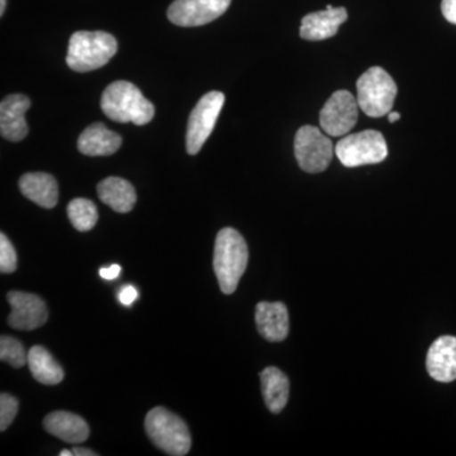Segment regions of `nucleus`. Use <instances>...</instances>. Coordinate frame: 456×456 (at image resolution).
<instances>
[{
  "label": "nucleus",
  "instance_id": "21",
  "mask_svg": "<svg viewBox=\"0 0 456 456\" xmlns=\"http://www.w3.org/2000/svg\"><path fill=\"white\" fill-rule=\"evenodd\" d=\"M29 370L37 382L45 386H56L64 379V370L56 359L40 345L31 347L28 351Z\"/></svg>",
  "mask_w": 456,
  "mask_h": 456
},
{
  "label": "nucleus",
  "instance_id": "25",
  "mask_svg": "<svg viewBox=\"0 0 456 456\" xmlns=\"http://www.w3.org/2000/svg\"><path fill=\"white\" fill-rule=\"evenodd\" d=\"M18 412V399L8 393L0 395V430L5 431Z\"/></svg>",
  "mask_w": 456,
  "mask_h": 456
},
{
  "label": "nucleus",
  "instance_id": "14",
  "mask_svg": "<svg viewBox=\"0 0 456 456\" xmlns=\"http://www.w3.org/2000/svg\"><path fill=\"white\" fill-rule=\"evenodd\" d=\"M346 20V9L327 5L325 11L314 12V13L307 14L303 18L299 35L303 40H327V38L334 37L342 23Z\"/></svg>",
  "mask_w": 456,
  "mask_h": 456
},
{
  "label": "nucleus",
  "instance_id": "26",
  "mask_svg": "<svg viewBox=\"0 0 456 456\" xmlns=\"http://www.w3.org/2000/svg\"><path fill=\"white\" fill-rule=\"evenodd\" d=\"M137 297H139V292H137L136 288L132 287V285L123 287L121 292L118 293L119 302H121L123 305H131L132 303L136 301Z\"/></svg>",
  "mask_w": 456,
  "mask_h": 456
},
{
  "label": "nucleus",
  "instance_id": "15",
  "mask_svg": "<svg viewBox=\"0 0 456 456\" xmlns=\"http://www.w3.org/2000/svg\"><path fill=\"white\" fill-rule=\"evenodd\" d=\"M257 331L265 340L281 342L289 334V314L281 302H260L256 305Z\"/></svg>",
  "mask_w": 456,
  "mask_h": 456
},
{
  "label": "nucleus",
  "instance_id": "6",
  "mask_svg": "<svg viewBox=\"0 0 456 456\" xmlns=\"http://www.w3.org/2000/svg\"><path fill=\"white\" fill-rule=\"evenodd\" d=\"M335 154L344 167H356L382 163L388 156V147L380 132L368 130L338 141Z\"/></svg>",
  "mask_w": 456,
  "mask_h": 456
},
{
  "label": "nucleus",
  "instance_id": "9",
  "mask_svg": "<svg viewBox=\"0 0 456 456\" xmlns=\"http://www.w3.org/2000/svg\"><path fill=\"white\" fill-rule=\"evenodd\" d=\"M358 117V99L347 90H338L321 110V128L330 136H345L355 127Z\"/></svg>",
  "mask_w": 456,
  "mask_h": 456
},
{
  "label": "nucleus",
  "instance_id": "28",
  "mask_svg": "<svg viewBox=\"0 0 456 456\" xmlns=\"http://www.w3.org/2000/svg\"><path fill=\"white\" fill-rule=\"evenodd\" d=\"M119 273H121V266L119 265H112L110 268L99 270V275L103 279H107V281H113V279L118 277Z\"/></svg>",
  "mask_w": 456,
  "mask_h": 456
},
{
  "label": "nucleus",
  "instance_id": "3",
  "mask_svg": "<svg viewBox=\"0 0 456 456\" xmlns=\"http://www.w3.org/2000/svg\"><path fill=\"white\" fill-rule=\"evenodd\" d=\"M116 38L103 31L75 32L69 41L66 62L71 70L88 73L108 64L117 53Z\"/></svg>",
  "mask_w": 456,
  "mask_h": 456
},
{
  "label": "nucleus",
  "instance_id": "23",
  "mask_svg": "<svg viewBox=\"0 0 456 456\" xmlns=\"http://www.w3.org/2000/svg\"><path fill=\"white\" fill-rule=\"evenodd\" d=\"M0 359L8 362L11 367L22 368L28 362V353H26L22 342L12 336H2L0 338Z\"/></svg>",
  "mask_w": 456,
  "mask_h": 456
},
{
  "label": "nucleus",
  "instance_id": "31",
  "mask_svg": "<svg viewBox=\"0 0 456 456\" xmlns=\"http://www.w3.org/2000/svg\"><path fill=\"white\" fill-rule=\"evenodd\" d=\"M5 5H7V0H0V16H3V13H4Z\"/></svg>",
  "mask_w": 456,
  "mask_h": 456
},
{
  "label": "nucleus",
  "instance_id": "29",
  "mask_svg": "<svg viewBox=\"0 0 456 456\" xmlns=\"http://www.w3.org/2000/svg\"><path fill=\"white\" fill-rule=\"evenodd\" d=\"M73 454L77 456H95L98 455L97 452H92L89 449L84 448H74Z\"/></svg>",
  "mask_w": 456,
  "mask_h": 456
},
{
  "label": "nucleus",
  "instance_id": "20",
  "mask_svg": "<svg viewBox=\"0 0 456 456\" xmlns=\"http://www.w3.org/2000/svg\"><path fill=\"white\" fill-rule=\"evenodd\" d=\"M260 377L266 407L273 413H281L289 398V379L283 371L274 367L266 368Z\"/></svg>",
  "mask_w": 456,
  "mask_h": 456
},
{
  "label": "nucleus",
  "instance_id": "27",
  "mask_svg": "<svg viewBox=\"0 0 456 456\" xmlns=\"http://www.w3.org/2000/svg\"><path fill=\"white\" fill-rule=\"evenodd\" d=\"M441 11L448 22L456 25V0H443Z\"/></svg>",
  "mask_w": 456,
  "mask_h": 456
},
{
  "label": "nucleus",
  "instance_id": "30",
  "mask_svg": "<svg viewBox=\"0 0 456 456\" xmlns=\"http://www.w3.org/2000/svg\"><path fill=\"white\" fill-rule=\"evenodd\" d=\"M399 119H401V114H399L398 112L388 113V121L389 122L395 123V122L399 121Z\"/></svg>",
  "mask_w": 456,
  "mask_h": 456
},
{
  "label": "nucleus",
  "instance_id": "17",
  "mask_svg": "<svg viewBox=\"0 0 456 456\" xmlns=\"http://www.w3.org/2000/svg\"><path fill=\"white\" fill-rule=\"evenodd\" d=\"M121 145V136L108 130L103 123H93L82 132L77 140V149L86 156L113 155Z\"/></svg>",
  "mask_w": 456,
  "mask_h": 456
},
{
  "label": "nucleus",
  "instance_id": "1",
  "mask_svg": "<svg viewBox=\"0 0 456 456\" xmlns=\"http://www.w3.org/2000/svg\"><path fill=\"white\" fill-rule=\"evenodd\" d=\"M102 110L114 122L143 126L151 122L155 107L134 84L119 80L110 84L101 101Z\"/></svg>",
  "mask_w": 456,
  "mask_h": 456
},
{
  "label": "nucleus",
  "instance_id": "5",
  "mask_svg": "<svg viewBox=\"0 0 456 456\" xmlns=\"http://www.w3.org/2000/svg\"><path fill=\"white\" fill-rule=\"evenodd\" d=\"M358 104L362 112L378 118L392 112L397 95V86L391 75L379 66H373L359 77Z\"/></svg>",
  "mask_w": 456,
  "mask_h": 456
},
{
  "label": "nucleus",
  "instance_id": "11",
  "mask_svg": "<svg viewBox=\"0 0 456 456\" xmlns=\"http://www.w3.org/2000/svg\"><path fill=\"white\" fill-rule=\"evenodd\" d=\"M8 302L12 312L8 317V325L20 331H32L47 322L49 312L44 299L36 294L25 292H9Z\"/></svg>",
  "mask_w": 456,
  "mask_h": 456
},
{
  "label": "nucleus",
  "instance_id": "16",
  "mask_svg": "<svg viewBox=\"0 0 456 456\" xmlns=\"http://www.w3.org/2000/svg\"><path fill=\"white\" fill-rule=\"evenodd\" d=\"M45 430L69 444H82L89 437V426L82 417L66 411H56L45 417Z\"/></svg>",
  "mask_w": 456,
  "mask_h": 456
},
{
  "label": "nucleus",
  "instance_id": "8",
  "mask_svg": "<svg viewBox=\"0 0 456 456\" xmlns=\"http://www.w3.org/2000/svg\"><path fill=\"white\" fill-rule=\"evenodd\" d=\"M224 104V94L221 92H209L204 94L191 110L187 128V151L197 155L206 141L211 136L216 122L220 117Z\"/></svg>",
  "mask_w": 456,
  "mask_h": 456
},
{
  "label": "nucleus",
  "instance_id": "24",
  "mask_svg": "<svg viewBox=\"0 0 456 456\" xmlns=\"http://www.w3.org/2000/svg\"><path fill=\"white\" fill-rule=\"evenodd\" d=\"M17 269V253L14 246L9 241L8 237L0 235V272L3 274H11Z\"/></svg>",
  "mask_w": 456,
  "mask_h": 456
},
{
  "label": "nucleus",
  "instance_id": "7",
  "mask_svg": "<svg viewBox=\"0 0 456 456\" xmlns=\"http://www.w3.org/2000/svg\"><path fill=\"white\" fill-rule=\"evenodd\" d=\"M294 155L305 173L325 171L334 156V143L314 126H303L294 139Z\"/></svg>",
  "mask_w": 456,
  "mask_h": 456
},
{
  "label": "nucleus",
  "instance_id": "18",
  "mask_svg": "<svg viewBox=\"0 0 456 456\" xmlns=\"http://www.w3.org/2000/svg\"><path fill=\"white\" fill-rule=\"evenodd\" d=\"M20 189L23 196L38 204L42 208H53L59 200V185L56 179L50 174H25L20 179Z\"/></svg>",
  "mask_w": 456,
  "mask_h": 456
},
{
  "label": "nucleus",
  "instance_id": "10",
  "mask_svg": "<svg viewBox=\"0 0 456 456\" xmlns=\"http://www.w3.org/2000/svg\"><path fill=\"white\" fill-rule=\"evenodd\" d=\"M231 0H175L167 9L170 22L179 27L211 23L230 7Z\"/></svg>",
  "mask_w": 456,
  "mask_h": 456
},
{
  "label": "nucleus",
  "instance_id": "12",
  "mask_svg": "<svg viewBox=\"0 0 456 456\" xmlns=\"http://www.w3.org/2000/svg\"><path fill=\"white\" fill-rule=\"evenodd\" d=\"M31 101L23 94L8 95L0 104V134L5 140L22 141L28 134L25 114Z\"/></svg>",
  "mask_w": 456,
  "mask_h": 456
},
{
  "label": "nucleus",
  "instance_id": "13",
  "mask_svg": "<svg viewBox=\"0 0 456 456\" xmlns=\"http://www.w3.org/2000/svg\"><path fill=\"white\" fill-rule=\"evenodd\" d=\"M426 368L432 379L450 383L456 379V338L441 336L428 349Z\"/></svg>",
  "mask_w": 456,
  "mask_h": 456
},
{
  "label": "nucleus",
  "instance_id": "2",
  "mask_svg": "<svg viewBox=\"0 0 456 456\" xmlns=\"http://www.w3.org/2000/svg\"><path fill=\"white\" fill-rule=\"evenodd\" d=\"M248 248L244 237L235 228L226 227L216 237L213 268L222 292L232 294L244 275Z\"/></svg>",
  "mask_w": 456,
  "mask_h": 456
},
{
  "label": "nucleus",
  "instance_id": "32",
  "mask_svg": "<svg viewBox=\"0 0 456 456\" xmlns=\"http://www.w3.org/2000/svg\"><path fill=\"white\" fill-rule=\"evenodd\" d=\"M60 456H71L74 455L73 452H70V450H62L61 452L59 454Z\"/></svg>",
  "mask_w": 456,
  "mask_h": 456
},
{
  "label": "nucleus",
  "instance_id": "4",
  "mask_svg": "<svg viewBox=\"0 0 456 456\" xmlns=\"http://www.w3.org/2000/svg\"><path fill=\"white\" fill-rule=\"evenodd\" d=\"M145 428L152 443L167 455H187L191 450V437L188 426L167 408H152L147 413Z\"/></svg>",
  "mask_w": 456,
  "mask_h": 456
},
{
  "label": "nucleus",
  "instance_id": "19",
  "mask_svg": "<svg viewBox=\"0 0 456 456\" xmlns=\"http://www.w3.org/2000/svg\"><path fill=\"white\" fill-rule=\"evenodd\" d=\"M98 196L102 202L110 206L113 211L128 213L134 209L137 196L134 185L118 176H110L99 183Z\"/></svg>",
  "mask_w": 456,
  "mask_h": 456
},
{
  "label": "nucleus",
  "instance_id": "22",
  "mask_svg": "<svg viewBox=\"0 0 456 456\" xmlns=\"http://www.w3.org/2000/svg\"><path fill=\"white\" fill-rule=\"evenodd\" d=\"M68 216L71 224L80 232L92 230L98 222V209L92 200L77 198L68 206Z\"/></svg>",
  "mask_w": 456,
  "mask_h": 456
}]
</instances>
